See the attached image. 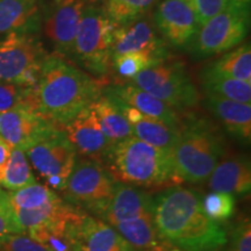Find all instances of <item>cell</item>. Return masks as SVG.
I'll return each instance as SVG.
<instances>
[{
  "instance_id": "13",
  "label": "cell",
  "mask_w": 251,
  "mask_h": 251,
  "mask_svg": "<svg viewBox=\"0 0 251 251\" xmlns=\"http://www.w3.org/2000/svg\"><path fill=\"white\" fill-rule=\"evenodd\" d=\"M131 52L144 54L155 61L169 58L168 43L158 36L152 24L147 19H137L117 27L114 31L112 58Z\"/></svg>"
},
{
  "instance_id": "37",
  "label": "cell",
  "mask_w": 251,
  "mask_h": 251,
  "mask_svg": "<svg viewBox=\"0 0 251 251\" xmlns=\"http://www.w3.org/2000/svg\"><path fill=\"white\" fill-rule=\"evenodd\" d=\"M226 251H251V225L246 219L237 224L231 231L228 249Z\"/></svg>"
},
{
  "instance_id": "38",
  "label": "cell",
  "mask_w": 251,
  "mask_h": 251,
  "mask_svg": "<svg viewBox=\"0 0 251 251\" xmlns=\"http://www.w3.org/2000/svg\"><path fill=\"white\" fill-rule=\"evenodd\" d=\"M11 147L5 142L4 140L0 137V183H1L2 176H4V171L6 165H7L9 153H11Z\"/></svg>"
},
{
  "instance_id": "5",
  "label": "cell",
  "mask_w": 251,
  "mask_h": 251,
  "mask_svg": "<svg viewBox=\"0 0 251 251\" xmlns=\"http://www.w3.org/2000/svg\"><path fill=\"white\" fill-rule=\"evenodd\" d=\"M117 27L102 9L94 5H85L77 28L71 57L97 79L105 78L111 69L113 41Z\"/></svg>"
},
{
  "instance_id": "16",
  "label": "cell",
  "mask_w": 251,
  "mask_h": 251,
  "mask_svg": "<svg viewBox=\"0 0 251 251\" xmlns=\"http://www.w3.org/2000/svg\"><path fill=\"white\" fill-rule=\"evenodd\" d=\"M63 130L76 151L90 159L101 161L112 146L100 128L92 103L81 109Z\"/></svg>"
},
{
  "instance_id": "8",
  "label": "cell",
  "mask_w": 251,
  "mask_h": 251,
  "mask_svg": "<svg viewBox=\"0 0 251 251\" xmlns=\"http://www.w3.org/2000/svg\"><path fill=\"white\" fill-rule=\"evenodd\" d=\"M250 25V6L231 4L207 20L191 42L193 54L208 57L233 49L247 37Z\"/></svg>"
},
{
  "instance_id": "1",
  "label": "cell",
  "mask_w": 251,
  "mask_h": 251,
  "mask_svg": "<svg viewBox=\"0 0 251 251\" xmlns=\"http://www.w3.org/2000/svg\"><path fill=\"white\" fill-rule=\"evenodd\" d=\"M153 221L161 236L179 251H216L228 243L221 226L207 216L198 191L172 186L153 198Z\"/></svg>"
},
{
  "instance_id": "26",
  "label": "cell",
  "mask_w": 251,
  "mask_h": 251,
  "mask_svg": "<svg viewBox=\"0 0 251 251\" xmlns=\"http://www.w3.org/2000/svg\"><path fill=\"white\" fill-rule=\"evenodd\" d=\"M200 81L206 97H219L237 102L251 103V83L220 76L206 69L200 74Z\"/></svg>"
},
{
  "instance_id": "27",
  "label": "cell",
  "mask_w": 251,
  "mask_h": 251,
  "mask_svg": "<svg viewBox=\"0 0 251 251\" xmlns=\"http://www.w3.org/2000/svg\"><path fill=\"white\" fill-rule=\"evenodd\" d=\"M206 70L220 76L234 78L251 83V48L250 45L231 50L227 54L216 59Z\"/></svg>"
},
{
  "instance_id": "3",
  "label": "cell",
  "mask_w": 251,
  "mask_h": 251,
  "mask_svg": "<svg viewBox=\"0 0 251 251\" xmlns=\"http://www.w3.org/2000/svg\"><path fill=\"white\" fill-rule=\"evenodd\" d=\"M225 153L226 140L218 126L207 119H190L171 151L178 184L207 180Z\"/></svg>"
},
{
  "instance_id": "28",
  "label": "cell",
  "mask_w": 251,
  "mask_h": 251,
  "mask_svg": "<svg viewBox=\"0 0 251 251\" xmlns=\"http://www.w3.org/2000/svg\"><path fill=\"white\" fill-rule=\"evenodd\" d=\"M35 183L26 152L19 148H12L0 185L8 191H17Z\"/></svg>"
},
{
  "instance_id": "9",
  "label": "cell",
  "mask_w": 251,
  "mask_h": 251,
  "mask_svg": "<svg viewBox=\"0 0 251 251\" xmlns=\"http://www.w3.org/2000/svg\"><path fill=\"white\" fill-rule=\"evenodd\" d=\"M25 152L34 169L45 178L50 187L64 191L77 162L76 149L68 140L64 130L57 127Z\"/></svg>"
},
{
  "instance_id": "21",
  "label": "cell",
  "mask_w": 251,
  "mask_h": 251,
  "mask_svg": "<svg viewBox=\"0 0 251 251\" xmlns=\"http://www.w3.org/2000/svg\"><path fill=\"white\" fill-rule=\"evenodd\" d=\"M205 105L231 137L244 144L250 142L251 103L237 102L219 97H206Z\"/></svg>"
},
{
  "instance_id": "6",
  "label": "cell",
  "mask_w": 251,
  "mask_h": 251,
  "mask_svg": "<svg viewBox=\"0 0 251 251\" xmlns=\"http://www.w3.org/2000/svg\"><path fill=\"white\" fill-rule=\"evenodd\" d=\"M131 83L176 111L193 108L199 102L197 87L179 61L157 62L136 75Z\"/></svg>"
},
{
  "instance_id": "15",
  "label": "cell",
  "mask_w": 251,
  "mask_h": 251,
  "mask_svg": "<svg viewBox=\"0 0 251 251\" xmlns=\"http://www.w3.org/2000/svg\"><path fill=\"white\" fill-rule=\"evenodd\" d=\"M155 23L165 41L177 48L190 46L200 27L184 0H163L155 12Z\"/></svg>"
},
{
  "instance_id": "12",
  "label": "cell",
  "mask_w": 251,
  "mask_h": 251,
  "mask_svg": "<svg viewBox=\"0 0 251 251\" xmlns=\"http://www.w3.org/2000/svg\"><path fill=\"white\" fill-rule=\"evenodd\" d=\"M48 54L36 33H11L0 40V80L14 83L28 67Z\"/></svg>"
},
{
  "instance_id": "2",
  "label": "cell",
  "mask_w": 251,
  "mask_h": 251,
  "mask_svg": "<svg viewBox=\"0 0 251 251\" xmlns=\"http://www.w3.org/2000/svg\"><path fill=\"white\" fill-rule=\"evenodd\" d=\"M102 93L98 80L57 55H48L35 89L37 112L65 126Z\"/></svg>"
},
{
  "instance_id": "22",
  "label": "cell",
  "mask_w": 251,
  "mask_h": 251,
  "mask_svg": "<svg viewBox=\"0 0 251 251\" xmlns=\"http://www.w3.org/2000/svg\"><path fill=\"white\" fill-rule=\"evenodd\" d=\"M41 27L39 0H0V40L11 33H36Z\"/></svg>"
},
{
  "instance_id": "40",
  "label": "cell",
  "mask_w": 251,
  "mask_h": 251,
  "mask_svg": "<svg viewBox=\"0 0 251 251\" xmlns=\"http://www.w3.org/2000/svg\"><path fill=\"white\" fill-rule=\"evenodd\" d=\"M84 1H85V2H89L90 5H94V4H96V2L100 1V0H84Z\"/></svg>"
},
{
  "instance_id": "11",
  "label": "cell",
  "mask_w": 251,
  "mask_h": 251,
  "mask_svg": "<svg viewBox=\"0 0 251 251\" xmlns=\"http://www.w3.org/2000/svg\"><path fill=\"white\" fill-rule=\"evenodd\" d=\"M57 127L28 106L0 113V137L11 148L24 151Z\"/></svg>"
},
{
  "instance_id": "30",
  "label": "cell",
  "mask_w": 251,
  "mask_h": 251,
  "mask_svg": "<svg viewBox=\"0 0 251 251\" xmlns=\"http://www.w3.org/2000/svg\"><path fill=\"white\" fill-rule=\"evenodd\" d=\"M8 203L12 209H33L43 206L57 197L51 188L41 184H31L17 191H9Z\"/></svg>"
},
{
  "instance_id": "25",
  "label": "cell",
  "mask_w": 251,
  "mask_h": 251,
  "mask_svg": "<svg viewBox=\"0 0 251 251\" xmlns=\"http://www.w3.org/2000/svg\"><path fill=\"white\" fill-rule=\"evenodd\" d=\"M92 106L102 133L112 144L133 136L130 125L111 97L101 93Z\"/></svg>"
},
{
  "instance_id": "29",
  "label": "cell",
  "mask_w": 251,
  "mask_h": 251,
  "mask_svg": "<svg viewBox=\"0 0 251 251\" xmlns=\"http://www.w3.org/2000/svg\"><path fill=\"white\" fill-rule=\"evenodd\" d=\"M156 0H105L102 11L117 26H125L143 18Z\"/></svg>"
},
{
  "instance_id": "18",
  "label": "cell",
  "mask_w": 251,
  "mask_h": 251,
  "mask_svg": "<svg viewBox=\"0 0 251 251\" xmlns=\"http://www.w3.org/2000/svg\"><path fill=\"white\" fill-rule=\"evenodd\" d=\"M111 98L114 100L126 120L130 125L133 136L157 149L171 153L172 149L177 143L180 131L169 127L164 122L147 117L143 113L139 112L128 103L121 101L114 97H111Z\"/></svg>"
},
{
  "instance_id": "24",
  "label": "cell",
  "mask_w": 251,
  "mask_h": 251,
  "mask_svg": "<svg viewBox=\"0 0 251 251\" xmlns=\"http://www.w3.org/2000/svg\"><path fill=\"white\" fill-rule=\"evenodd\" d=\"M113 227L135 251H179L161 236L153 215L122 222Z\"/></svg>"
},
{
  "instance_id": "34",
  "label": "cell",
  "mask_w": 251,
  "mask_h": 251,
  "mask_svg": "<svg viewBox=\"0 0 251 251\" xmlns=\"http://www.w3.org/2000/svg\"><path fill=\"white\" fill-rule=\"evenodd\" d=\"M184 1L193 11L200 26L227 8L229 5L235 4L231 0H184Z\"/></svg>"
},
{
  "instance_id": "14",
  "label": "cell",
  "mask_w": 251,
  "mask_h": 251,
  "mask_svg": "<svg viewBox=\"0 0 251 251\" xmlns=\"http://www.w3.org/2000/svg\"><path fill=\"white\" fill-rule=\"evenodd\" d=\"M85 215V212L69 203L58 218L26 234L49 251H79L80 228Z\"/></svg>"
},
{
  "instance_id": "7",
  "label": "cell",
  "mask_w": 251,
  "mask_h": 251,
  "mask_svg": "<svg viewBox=\"0 0 251 251\" xmlns=\"http://www.w3.org/2000/svg\"><path fill=\"white\" fill-rule=\"evenodd\" d=\"M117 181L100 161L80 159L75 164L63 191L64 200L100 218L111 202Z\"/></svg>"
},
{
  "instance_id": "20",
  "label": "cell",
  "mask_w": 251,
  "mask_h": 251,
  "mask_svg": "<svg viewBox=\"0 0 251 251\" xmlns=\"http://www.w3.org/2000/svg\"><path fill=\"white\" fill-rule=\"evenodd\" d=\"M212 192L242 196L251 190L250 161L243 156H233L221 159L208 177Z\"/></svg>"
},
{
  "instance_id": "32",
  "label": "cell",
  "mask_w": 251,
  "mask_h": 251,
  "mask_svg": "<svg viewBox=\"0 0 251 251\" xmlns=\"http://www.w3.org/2000/svg\"><path fill=\"white\" fill-rule=\"evenodd\" d=\"M202 208L209 219L219 224L227 221L235 214L236 200L233 194L211 192L202 198Z\"/></svg>"
},
{
  "instance_id": "39",
  "label": "cell",
  "mask_w": 251,
  "mask_h": 251,
  "mask_svg": "<svg viewBox=\"0 0 251 251\" xmlns=\"http://www.w3.org/2000/svg\"><path fill=\"white\" fill-rule=\"evenodd\" d=\"M235 4L238 5H244V6H250V0H231Z\"/></svg>"
},
{
  "instance_id": "23",
  "label": "cell",
  "mask_w": 251,
  "mask_h": 251,
  "mask_svg": "<svg viewBox=\"0 0 251 251\" xmlns=\"http://www.w3.org/2000/svg\"><path fill=\"white\" fill-rule=\"evenodd\" d=\"M79 251H135L129 243L103 220L85 215L80 228Z\"/></svg>"
},
{
  "instance_id": "36",
  "label": "cell",
  "mask_w": 251,
  "mask_h": 251,
  "mask_svg": "<svg viewBox=\"0 0 251 251\" xmlns=\"http://www.w3.org/2000/svg\"><path fill=\"white\" fill-rule=\"evenodd\" d=\"M21 233L8 203L7 194L0 188V242L11 234Z\"/></svg>"
},
{
  "instance_id": "19",
  "label": "cell",
  "mask_w": 251,
  "mask_h": 251,
  "mask_svg": "<svg viewBox=\"0 0 251 251\" xmlns=\"http://www.w3.org/2000/svg\"><path fill=\"white\" fill-rule=\"evenodd\" d=\"M102 93L128 103L147 117L164 122L165 125L176 130L180 131L183 128L184 124L176 109L166 105L162 100L155 98L151 94L147 93L146 91L141 90L134 84L107 87L102 91Z\"/></svg>"
},
{
  "instance_id": "31",
  "label": "cell",
  "mask_w": 251,
  "mask_h": 251,
  "mask_svg": "<svg viewBox=\"0 0 251 251\" xmlns=\"http://www.w3.org/2000/svg\"><path fill=\"white\" fill-rule=\"evenodd\" d=\"M20 106H28L36 109L35 90L25 89L11 81L0 80V113L11 111Z\"/></svg>"
},
{
  "instance_id": "17",
  "label": "cell",
  "mask_w": 251,
  "mask_h": 251,
  "mask_svg": "<svg viewBox=\"0 0 251 251\" xmlns=\"http://www.w3.org/2000/svg\"><path fill=\"white\" fill-rule=\"evenodd\" d=\"M153 215V198L142 188L117 181L112 200L99 219L115 226Z\"/></svg>"
},
{
  "instance_id": "35",
  "label": "cell",
  "mask_w": 251,
  "mask_h": 251,
  "mask_svg": "<svg viewBox=\"0 0 251 251\" xmlns=\"http://www.w3.org/2000/svg\"><path fill=\"white\" fill-rule=\"evenodd\" d=\"M0 251H49L26 233H15L0 242Z\"/></svg>"
},
{
  "instance_id": "10",
  "label": "cell",
  "mask_w": 251,
  "mask_h": 251,
  "mask_svg": "<svg viewBox=\"0 0 251 251\" xmlns=\"http://www.w3.org/2000/svg\"><path fill=\"white\" fill-rule=\"evenodd\" d=\"M85 5L84 0H51L43 8L41 26L58 55L71 56Z\"/></svg>"
},
{
  "instance_id": "33",
  "label": "cell",
  "mask_w": 251,
  "mask_h": 251,
  "mask_svg": "<svg viewBox=\"0 0 251 251\" xmlns=\"http://www.w3.org/2000/svg\"><path fill=\"white\" fill-rule=\"evenodd\" d=\"M157 62L159 61H155V59L144 54L131 52V54L121 55L112 58V67L119 76L133 79L141 71L149 68L150 65L155 64Z\"/></svg>"
},
{
  "instance_id": "4",
  "label": "cell",
  "mask_w": 251,
  "mask_h": 251,
  "mask_svg": "<svg viewBox=\"0 0 251 251\" xmlns=\"http://www.w3.org/2000/svg\"><path fill=\"white\" fill-rule=\"evenodd\" d=\"M103 159L108 165V171L121 183L139 186L178 184L171 153L157 149L135 136L113 143Z\"/></svg>"
}]
</instances>
